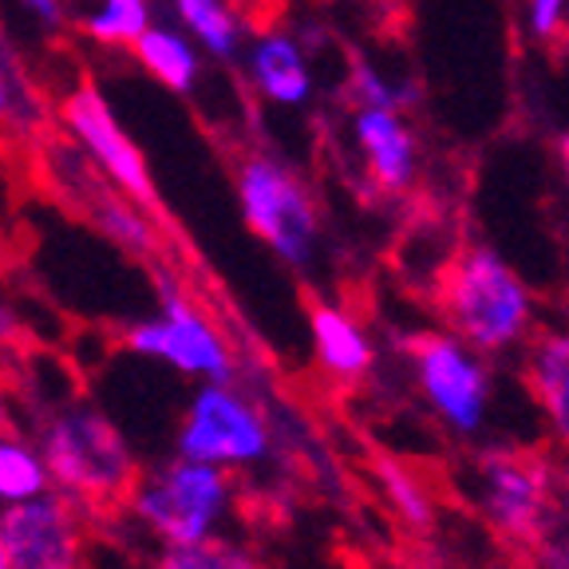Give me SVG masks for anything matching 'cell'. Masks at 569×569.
<instances>
[{"mask_svg": "<svg viewBox=\"0 0 569 569\" xmlns=\"http://www.w3.org/2000/svg\"><path fill=\"white\" fill-rule=\"evenodd\" d=\"M431 301L447 332L482 356L510 352L533 332V297L526 281L490 246H459L431 281Z\"/></svg>", "mask_w": 569, "mask_h": 569, "instance_id": "cell-1", "label": "cell"}, {"mask_svg": "<svg viewBox=\"0 0 569 569\" xmlns=\"http://www.w3.org/2000/svg\"><path fill=\"white\" fill-rule=\"evenodd\" d=\"M36 447L44 455L52 487L83 510L127 507V495L142 475L123 431L88 403H63L52 411Z\"/></svg>", "mask_w": 569, "mask_h": 569, "instance_id": "cell-2", "label": "cell"}, {"mask_svg": "<svg viewBox=\"0 0 569 569\" xmlns=\"http://www.w3.org/2000/svg\"><path fill=\"white\" fill-rule=\"evenodd\" d=\"M230 507L233 471L213 467V462L182 459V455L139 475L127 495L131 518L159 546H187L210 538L222 530Z\"/></svg>", "mask_w": 569, "mask_h": 569, "instance_id": "cell-3", "label": "cell"}, {"mask_svg": "<svg viewBox=\"0 0 569 569\" xmlns=\"http://www.w3.org/2000/svg\"><path fill=\"white\" fill-rule=\"evenodd\" d=\"M269 451H273V427L246 391L233 388V380L202 383L178 419L174 455L182 459L246 471L269 459Z\"/></svg>", "mask_w": 569, "mask_h": 569, "instance_id": "cell-4", "label": "cell"}, {"mask_svg": "<svg viewBox=\"0 0 569 569\" xmlns=\"http://www.w3.org/2000/svg\"><path fill=\"white\" fill-rule=\"evenodd\" d=\"M416 372V388L431 416L455 431V436L471 439L487 427L490 396H495V380L471 345H462L455 332H419L408 337L403 345Z\"/></svg>", "mask_w": 569, "mask_h": 569, "instance_id": "cell-5", "label": "cell"}, {"mask_svg": "<svg viewBox=\"0 0 569 569\" xmlns=\"http://www.w3.org/2000/svg\"><path fill=\"white\" fill-rule=\"evenodd\" d=\"M238 198L246 226L289 266H305L312 258L320 233V210L309 187L293 170L266 154H249L238 167Z\"/></svg>", "mask_w": 569, "mask_h": 569, "instance_id": "cell-6", "label": "cell"}, {"mask_svg": "<svg viewBox=\"0 0 569 569\" xmlns=\"http://www.w3.org/2000/svg\"><path fill=\"white\" fill-rule=\"evenodd\" d=\"M0 546L9 569H91L88 510L56 487L0 507Z\"/></svg>", "mask_w": 569, "mask_h": 569, "instance_id": "cell-7", "label": "cell"}, {"mask_svg": "<svg viewBox=\"0 0 569 569\" xmlns=\"http://www.w3.org/2000/svg\"><path fill=\"white\" fill-rule=\"evenodd\" d=\"M479 510L502 538L542 542L553 518V475L542 455L495 447L475 462Z\"/></svg>", "mask_w": 569, "mask_h": 569, "instance_id": "cell-8", "label": "cell"}, {"mask_svg": "<svg viewBox=\"0 0 569 569\" xmlns=\"http://www.w3.org/2000/svg\"><path fill=\"white\" fill-rule=\"evenodd\" d=\"M123 345L134 356L170 365L178 376H190V380L202 383L233 380V372H238L230 345L222 340V332L213 329V320L174 289L162 293L159 317L139 320L123 332Z\"/></svg>", "mask_w": 569, "mask_h": 569, "instance_id": "cell-9", "label": "cell"}, {"mask_svg": "<svg viewBox=\"0 0 569 569\" xmlns=\"http://www.w3.org/2000/svg\"><path fill=\"white\" fill-rule=\"evenodd\" d=\"M63 119H68L71 131L80 134L83 147L96 154L99 167L127 190V198L134 206L159 213V194H154V182L147 174L142 151L127 139V131L111 116V107L103 103V96L91 83H80V88L63 99Z\"/></svg>", "mask_w": 569, "mask_h": 569, "instance_id": "cell-10", "label": "cell"}, {"mask_svg": "<svg viewBox=\"0 0 569 569\" xmlns=\"http://www.w3.org/2000/svg\"><path fill=\"white\" fill-rule=\"evenodd\" d=\"M356 139L380 194H403L416 182V134L396 116V107H365L356 119Z\"/></svg>", "mask_w": 569, "mask_h": 569, "instance_id": "cell-11", "label": "cell"}, {"mask_svg": "<svg viewBox=\"0 0 569 569\" xmlns=\"http://www.w3.org/2000/svg\"><path fill=\"white\" fill-rule=\"evenodd\" d=\"M309 332H312V356L325 376L337 383H360L376 365V345L365 332V325L348 309L329 301L309 305Z\"/></svg>", "mask_w": 569, "mask_h": 569, "instance_id": "cell-12", "label": "cell"}, {"mask_svg": "<svg viewBox=\"0 0 569 569\" xmlns=\"http://www.w3.org/2000/svg\"><path fill=\"white\" fill-rule=\"evenodd\" d=\"M522 380L542 411L550 443L569 455V332H542L526 348Z\"/></svg>", "mask_w": 569, "mask_h": 569, "instance_id": "cell-13", "label": "cell"}, {"mask_svg": "<svg viewBox=\"0 0 569 569\" xmlns=\"http://www.w3.org/2000/svg\"><path fill=\"white\" fill-rule=\"evenodd\" d=\"M253 76H258L261 91L277 103H301L309 96V71L297 52L293 40L284 36H266L253 52Z\"/></svg>", "mask_w": 569, "mask_h": 569, "instance_id": "cell-14", "label": "cell"}, {"mask_svg": "<svg viewBox=\"0 0 569 569\" xmlns=\"http://www.w3.org/2000/svg\"><path fill=\"white\" fill-rule=\"evenodd\" d=\"M44 490H52V479H48L40 447L4 431L0 436V507L28 502V498L44 495Z\"/></svg>", "mask_w": 569, "mask_h": 569, "instance_id": "cell-15", "label": "cell"}, {"mask_svg": "<svg viewBox=\"0 0 569 569\" xmlns=\"http://www.w3.org/2000/svg\"><path fill=\"white\" fill-rule=\"evenodd\" d=\"M159 569H269L258 550L230 538V533H210L187 546H162Z\"/></svg>", "mask_w": 569, "mask_h": 569, "instance_id": "cell-16", "label": "cell"}, {"mask_svg": "<svg viewBox=\"0 0 569 569\" xmlns=\"http://www.w3.org/2000/svg\"><path fill=\"white\" fill-rule=\"evenodd\" d=\"M131 48H134V56H139L142 68L151 71L159 83H167L170 91H187L190 83H194V71H198L194 52H190L178 36L151 32V28H147Z\"/></svg>", "mask_w": 569, "mask_h": 569, "instance_id": "cell-17", "label": "cell"}, {"mask_svg": "<svg viewBox=\"0 0 569 569\" xmlns=\"http://www.w3.org/2000/svg\"><path fill=\"white\" fill-rule=\"evenodd\" d=\"M380 479H383V495H388V507L403 518L408 526H427L436 507H431V495H427L423 479L411 475L408 467L400 462H383L380 467Z\"/></svg>", "mask_w": 569, "mask_h": 569, "instance_id": "cell-18", "label": "cell"}, {"mask_svg": "<svg viewBox=\"0 0 569 569\" xmlns=\"http://www.w3.org/2000/svg\"><path fill=\"white\" fill-rule=\"evenodd\" d=\"M83 28L99 44H134L147 32V0H107V9Z\"/></svg>", "mask_w": 569, "mask_h": 569, "instance_id": "cell-19", "label": "cell"}, {"mask_svg": "<svg viewBox=\"0 0 569 569\" xmlns=\"http://www.w3.org/2000/svg\"><path fill=\"white\" fill-rule=\"evenodd\" d=\"M96 206H99V226L116 241H123L127 249H134V253H154V249H159L154 230L142 222L131 202H119V198L103 194V198H96Z\"/></svg>", "mask_w": 569, "mask_h": 569, "instance_id": "cell-20", "label": "cell"}, {"mask_svg": "<svg viewBox=\"0 0 569 569\" xmlns=\"http://www.w3.org/2000/svg\"><path fill=\"white\" fill-rule=\"evenodd\" d=\"M178 12L202 36L206 48H213L218 56H226L233 48V17L218 0H178Z\"/></svg>", "mask_w": 569, "mask_h": 569, "instance_id": "cell-21", "label": "cell"}, {"mask_svg": "<svg viewBox=\"0 0 569 569\" xmlns=\"http://www.w3.org/2000/svg\"><path fill=\"white\" fill-rule=\"evenodd\" d=\"M569 0H530V24L538 40H553L561 32V17H566Z\"/></svg>", "mask_w": 569, "mask_h": 569, "instance_id": "cell-22", "label": "cell"}, {"mask_svg": "<svg viewBox=\"0 0 569 569\" xmlns=\"http://www.w3.org/2000/svg\"><path fill=\"white\" fill-rule=\"evenodd\" d=\"M24 4H28L32 12H40L44 20H52V24L60 20V9H56V0H24Z\"/></svg>", "mask_w": 569, "mask_h": 569, "instance_id": "cell-23", "label": "cell"}, {"mask_svg": "<svg viewBox=\"0 0 569 569\" xmlns=\"http://www.w3.org/2000/svg\"><path fill=\"white\" fill-rule=\"evenodd\" d=\"M553 569H569V542L553 550Z\"/></svg>", "mask_w": 569, "mask_h": 569, "instance_id": "cell-24", "label": "cell"}, {"mask_svg": "<svg viewBox=\"0 0 569 569\" xmlns=\"http://www.w3.org/2000/svg\"><path fill=\"white\" fill-rule=\"evenodd\" d=\"M9 431V408H4V391H0V436Z\"/></svg>", "mask_w": 569, "mask_h": 569, "instance_id": "cell-25", "label": "cell"}, {"mask_svg": "<svg viewBox=\"0 0 569 569\" xmlns=\"http://www.w3.org/2000/svg\"><path fill=\"white\" fill-rule=\"evenodd\" d=\"M558 154H561V167H566V174H569V134L558 142Z\"/></svg>", "mask_w": 569, "mask_h": 569, "instance_id": "cell-26", "label": "cell"}, {"mask_svg": "<svg viewBox=\"0 0 569 569\" xmlns=\"http://www.w3.org/2000/svg\"><path fill=\"white\" fill-rule=\"evenodd\" d=\"M9 91H4V83H0V116H9Z\"/></svg>", "mask_w": 569, "mask_h": 569, "instance_id": "cell-27", "label": "cell"}, {"mask_svg": "<svg viewBox=\"0 0 569 569\" xmlns=\"http://www.w3.org/2000/svg\"><path fill=\"white\" fill-rule=\"evenodd\" d=\"M0 569H9V561H4V546H0Z\"/></svg>", "mask_w": 569, "mask_h": 569, "instance_id": "cell-28", "label": "cell"}, {"mask_svg": "<svg viewBox=\"0 0 569 569\" xmlns=\"http://www.w3.org/2000/svg\"><path fill=\"white\" fill-rule=\"evenodd\" d=\"M561 482H566V487H569V467H566V471H561Z\"/></svg>", "mask_w": 569, "mask_h": 569, "instance_id": "cell-29", "label": "cell"}]
</instances>
